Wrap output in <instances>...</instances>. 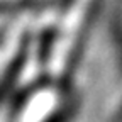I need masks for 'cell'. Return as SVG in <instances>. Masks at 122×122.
<instances>
[{"mask_svg": "<svg viewBox=\"0 0 122 122\" xmlns=\"http://www.w3.org/2000/svg\"><path fill=\"white\" fill-rule=\"evenodd\" d=\"M109 122H122V100H120L119 107L115 109V112L112 114V117H110Z\"/></svg>", "mask_w": 122, "mask_h": 122, "instance_id": "1", "label": "cell"}]
</instances>
